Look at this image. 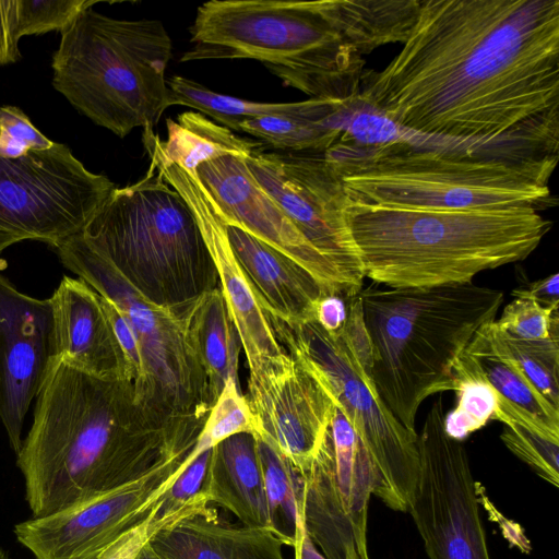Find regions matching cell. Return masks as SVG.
Returning <instances> with one entry per match:
<instances>
[{
  "label": "cell",
  "mask_w": 559,
  "mask_h": 559,
  "mask_svg": "<svg viewBox=\"0 0 559 559\" xmlns=\"http://www.w3.org/2000/svg\"><path fill=\"white\" fill-rule=\"evenodd\" d=\"M150 545L162 559H285L272 531L231 524L210 507L163 528Z\"/></svg>",
  "instance_id": "cell-22"
},
{
  "label": "cell",
  "mask_w": 559,
  "mask_h": 559,
  "mask_svg": "<svg viewBox=\"0 0 559 559\" xmlns=\"http://www.w3.org/2000/svg\"><path fill=\"white\" fill-rule=\"evenodd\" d=\"M492 420L504 425L500 439L550 485L559 486V430L531 416L498 394Z\"/></svg>",
  "instance_id": "cell-29"
},
{
  "label": "cell",
  "mask_w": 559,
  "mask_h": 559,
  "mask_svg": "<svg viewBox=\"0 0 559 559\" xmlns=\"http://www.w3.org/2000/svg\"><path fill=\"white\" fill-rule=\"evenodd\" d=\"M248 390L253 435L304 472L331 426L332 397L287 353L249 370Z\"/></svg>",
  "instance_id": "cell-16"
},
{
  "label": "cell",
  "mask_w": 559,
  "mask_h": 559,
  "mask_svg": "<svg viewBox=\"0 0 559 559\" xmlns=\"http://www.w3.org/2000/svg\"><path fill=\"white\" fill-rule=\"evenodd\" d=\"M222 219L231 250L265 314L288 323L314 320L317 304L326 294L321 285L285 254Z\"/></svg>",
  "instance_id": "cell-21"
},
{
  "label": "cell",
  "mask_w": 559,
  "mask_h": 559,
  "mask_svg": "<svg viewBox=\"0 0 559 559\" xmlns=\"http://www.w3.org/2000/svg\"><path fill=\"white\" fill-rule=\"evenodd\" d=\"M56 250L61 263L112 300L135 331L146 374L143 404L173 416L207 418L213 403L179 314L140 297L81 233Z\"/></svg>",
  "instance_id": "cell-10"
},
{
  "label": "cell",
  "mask_w": 559,
  "mask_h": 559,
  "mask_svg": "<svg viewBox=\"0 0 559 559\" xmlns=\"http://www.w3.org/2000/svg\"><path fill=\"white\" fill-rule=\"evenodd\" d=\"M241 432L254 433L252 414L240 385L227 382L204 424L194 447L197 453L212 449Z\"/></svg>",
  "instance_id": "cell-34"
},
{
  "label": "cell",
  "mask_w": 559,
  "mask_h": 559,
  "mask_svg": "<svg viewBox=\"0 0 559 559\" xmlns=\"http://www.w3.org/2000/svg\"><path fill=\"white\" fill-rule=\"evenodd\" d=\"M202 495L209 504L223 507L241 524L271 531L254 435L237 433L212 448Z\"/></svg>",
  "instance_id": "cell-23"
},
{
  "label": "cell",
  "mask_w": 559,
  "mask_h": 559,
  "mask_svg": "<svg viewBox=\"0 0 559 559\" xmlns=\"http://www.w3.org/2000/svg\"><path fill=\"white\" fill-rule=\"evenodd\" d=\"M493 328L508 355L536 389L559 408V338L520 340L499 330L495 321Z\"/></svg>",
  "instance_id": "cell-33"
},
{
  "label": "cell",
  "mask_w": 559,
  "mask_h": 559,
  "mask_svg": "<svg viewBox=\"0 0 559 559\" xmlns=\"http://www.w3.org/2000/svg\"><path fill=\"white\" fill-rule=\"evenodd\" d=\"M332 28L360 56L376 48L404 43L421 0H322Z\"/></svg>",
  "instance_id": "cell-25"
},
{
  "label": "cell",
  "mask_w": 559,
  "mask_h": 559,
  "mask_svg": "<svg viewBox=\"0 0 559 559\" xmlns=\"http://www.w3.org/2000/svg\"><path fill=\"white\" fill-rule=\"evenodd\" d=\"M264 148L246 157L252 177L305 239L336 267L352 292L359 294L364 275L344 216L348 198L340 174L324 152Z\"/></svg>",
  "instance_id": "cell-14"
},
{
  "label": "cell",
  "mask_w": 559,
  "mask_h": 559,
  "mask_svg": "<svg viewBox=\"0 0 559 559\" xmlns=\"http://www.w3.org/2000/svg\"><path fill=\"white\" fill-rule=\"evenodd\" d=\"M207 418L142 405L132 386L55 357L16 454L33 518L105 493L156 464L189 454Z\"/></svg>",
  "instance_id": "cell-2"
},
{
  "label": "cell",
  "mask_w": 559,
  "mask_h": 559,
  "mask_svg": "<svg viewBox=\"0 0 559 559\" xmlns=\"http://www.w3.org/2000/svg\"><path fill=\"white\" fill-rule=\"evenodd\" d=\"M357 102L408 133L558 156L559 1L421 0Z\"/></svg>",
  "instance_id": "cell-1"
},
{
  "label": "cell",
  "mask_w": 559,
  "mask_h": 559,
  "mask_svg": "<svg viewBox=\"0 0 559 559\" xmlns=\"http://www.w3.org/2000/svg\"><path fill=\"white\" fill-rule=\"evenodd\" d=\"M344 216L364 277L391 288L469 283L526 259L551 227L532 207L407 209L347 199Z\"/></svg>",
  "instance_id": "cell-3"
},
{
  "label": "cell",
  "mask_w": 559,
  "mask_h": 559,
  "mask_svg": "<svg viewBox=\"0 0 559 559\" xmlns=\"http://www.w3.org/2000/svg\"><path fill=\"white\" fill-rule=\"evenodd\" d=\"M44 135L16 106H0V158L16 159L51 147Z\"/></svg>",
  "instance_id": "cell-37"
},
{
  "label": "cell",
  "mask_w": 559,
  "mask_h": 559,
  "mask_svg": "<svg viewBox=\"0 0 559 559\" xmlns=\"http://www.w3.org/2000/svg\"><path fill=\"white\" fill-rule=\"evenodd\" d=\"M0 559H9L7 552L0 548Z\"/></svg>",
  "instance_id": "cell-45"
},
{
  "label": "cell",
  "mask_w": 559,
  "mask_h": 559,
  "mask_svg": "<svg viewBox=\"0 0 559 559\" xmlns=\"http://www.w3.org/2000/svg\"><path fill=\"white\" fill-rule=\"evenodd\" d=\"M305 531L326 559H369L367 513L377 486L372 462L336 407L324 441L301 473Z\"/></svg>",
  "instance_id": "cell-13"
},
{
  "label": "cell",
  "mask_w": 559,
  "mask_h": 559,
  "mask_svg": "<svg viewBox=\"0 0 559 559\" xmlns=\"http://www.w3.org/2000/svg\"><path fill=\"white\" fill-rule=\"evenodd\" d=\"M115 188L62 143L0 158V253L23 240L57 248L83 230Z\"/></svg>",
  "instance_id": "cell-11"
},
{
  "label": "cell",
  "mask_w": 559,
  "mask_h": 559,
  "mask_svg": "<svg viewBox=\"0 0 559 559\" xmlns=\"http://www.w3.org/2000/svg\"><path fill=\"white\" fill-rule=\"evenodd\" d=\"M347 198L362 204L437 210L551 205L558 156L443 150L394 139L372 145L338 141L324 152Z\"/></svg>",
  "instance_id": "cell-4"
},
{
  "label": "cell",
  "mask_w": 559,
  "mask_h": 559,
  "mask_svg": "<svg viewBox=\"0 0 559 559\" xmlns=\"http://www.w3.org/2000/svg\"><path fill=\"white\" fill-rule=\"evenodd\" d=\"M257 438V437H255ZM271 531L294 547L302 522L301 476L280 452L257 438Z\"/></svg>",
  "instance_id": "cell-31"
},
{
  "label": "cell",
  "mask_w": 559,
  "mask_h": 559,
  "mask_svg": "<svg viewBox=\"0 0 559 559\" xmlns=\"http://www.w3.org/2000/svg\"><path fill=\"white\" fill-rule=\"evenodd\" d=\"M349 298L340 293H329L317 304L314 321L334 338L341 334L345 325Z\"/></svg>",
  "instance_id": "cell-41"
},
{
  "label": "cell",
  "mask_w": 559,
  "mask_h": 559,
  "mask_svg": "<svg viewBox=\"0 0 559 559\" xmlns=\"http://www.w3.org/2000/svg\"><path fill=\"white\" fill-rule=\"evenodd\" d=\"M136 559H162L148 544L142 549Z\"/></svg>",
  "instance_id": "cell-44"
},
{
  "label": "cell",
  "mask_w": 559,
  "mask_h": 559,
  "mask_svg": "<svg viewBox=\"0 0 559 559\" xmlns=\"http://www.w3.org/2000/svg\"><path fill=\"white\" fill-rule=\"evenodd\" d=\"M359 297L373 348L370 379L411 432L423 402L454 391L453 367L475 333L496 319L499 289L473 282L391 288L372 283Z\"/></svg>",
  "instance_id": "cell-5"
},
{
  "label": "cell",
  "mask_w": 559,
  "mask_h": 559,
  "mask_svg": "<svg viewBox=\"0 0 559 559\" xmlns=\"http://www.w3.org/2000/svg\"><path fill=\"white\" fill-rule=\"evenodd\" d=\"M166 128L165 141L154 131L143 132L144 147L190 173H195L199 165L214 158L228 154L248 157L264 146L259 141L238 136L200 112L186 111L178 116L177 121L168 118Z\"/></svg>",
  "instance_id": "cell-26"
},
{
  "label": "cell",
  "mask_w": 559,
  "mask_h": 559,
  "mask_svg": "<svg viewBox=\"0 0 559 559\" xmlns=\"http://www.w3.org/2000/svg\"><path fill=\"white\" fill-rule=\"evenodd\" d=\"M49 299L57 357L92 376L124 381L123 356L100 295L83 280L64 276Z\"/></svg>",
  "instance_id": "cell-20"
},
{
  "label": "cell",
  "mask_w": 559,
  "mask_h": 559,
  "mask_svg": "<svg viewBox=\"0 0 559 559\" xmlns=\"http://www.w3.org/2000/svg\"><path fill=\"white\" fill-rule=\"evenodd\" d=\"M346 107L304 116L257 117L242 121L237 131L248 133L265 147L277 151L323 153L340 141L342 131L334 117Z\"/></svg>",
  "instance_id": "cell-30"
},
{
  "label": "cell",
  "mask_w": 559,
  "mask_h": 559,
  "mask_svg": "<svg viewBox=\"0 0 559 559\" xmlns=\"http://www.w3.org/2000/svg\"><path fill=\"white\" fill-rule=\"evenodd\" d=\"M56 356L50 299L21 293L0 274V419L16 454L26 414Z\"/></svg>",
  "instance_id": "cell-18"
},
{
  "label": "cell",
  "mask_w": 559,
  "mask_h": 559,
  "mask_svg": "<svg viewBox=\"0 0 559 559\" xmlns=\"http://www.w3.org/2000/svg\"><path fill=\"white\" fill-rule=\"evenodd\" d=\"M158 506L159 500L147 516L120 534L94 559H136L145 545L158 532L180 521L175 518L163 519L157 516Z\"/></svg>",
  "instance_id": "cell-38"
},
{
  "label": "cell",
  "mask_w": 559,
  "mask_h": 559,
  "mask_svg": "<svg viewBox=\"0 0 559 559\" xmlns=\"http://www.w3.org/2000/svg\"><path fill=\"white\" fill-rule=\"evenodd\" d=\"M495 321V320H493ZM493 321L485 323L465 352L499 395L547 426L559 430V408L530 381L500 343Z\"/></svg>",
  "instance_id": "cell-28"
},
{
  "label": "cell",
  "mask_w": 559,
  "mask_h": 559,
  "mask_svg": "<svg viewBox=\"0 0 559 559\" xmlns=\"http://www.w3.org/2000/svg\"><path fill=\"white\" fill-rule=\"evenodd\" d=\"M453 376L457 401L453 409L444 413L443 430L449 438L462 442L492 419L498 393L465 350L454 364Z\"/></svg>",
  "instance_id": "cell-32"
},
{
  "label": "cell",
  "mask_w": 559,
  "mask_h": 559,
  "mask_svg": "<svg viewBox=\"0 0 559 559\" xmlns=\"http://www.w3.org/2000/svg\"><path fill=\"white\" fill-rule=\"evenodd\" d=\"M370 377L373 365V348L364 320L359 294L348 300V313L343 331L337 336Z\"/></svg>",
  "instance_id": "cell-39"
},
{
  "label": "cell",
  "mask_w": 559,
  "mask_h": 559,
  "mask_svg": "<svg viewBox=\"0 0 559 559\" xmlns=\"http://www.w3.org/2000/svg\"><path fill=\"white\" fill-rule=\"evenodd\" d=\"M81 235L140 297L177 314L219 287L193 212L151 164L110 192Z\"/></svg>",
  "instance_id": "cell-7"
},
{
  "label": "cell",
  "mask_w": 559,
  "mask_h": 559,
  "mask_svg": "<svg viewBox=\"0 0 559 559\" xmlns=\"http://www.w3.org/2000/svg\"><path fill=\"white\" fill-rule=\"evenodd\" d=\"M21 38L19 0H0V66L21 59Z\"/></svg>",
  "instance_id": "cell-40"
},
{
  "label": "cell",
  "mask_w": 559,
  "mask_h": 559,
  "mask_svg": "<svg viewBox=\"0 0 559 559\" xmlns=\"http://www.w3.org/2000/svg\"><path fill=\"white\" fill-rule=\"evenodd\" d=\"M21 35H41L51 31L62 33L94 0H19Z\"/></svg>",
  "instance_id": "cell-36"
},
{
  "label": "cell",
  "mask_w": 559,
  "mask_h": 559,
  "mask_svg": "<svg viewBox=\"0 0 559 559\" xmlns=\"http://www.w3.org/2000/svg\"><path fill=\"white\" fill-rule=\"evenodd\" d=\"M225 221L288 257L329 293L352 297L336 267L299 233L275 201L249 171L246 157L224 155L202 163L194 173Z\"/></svg>",
  "instance_id": "cell-17"
},
{
  "label": "cell",
  "mask_w": 559,
  "mask_h": 559,
  "mask_svg": "<svg viewBox=\"0 0 559 559\" xmlns=\"http://www.w3.org/2000/svg\"><path fill=\"white\" fill-rule=\"evenodd\" d=\"M181 62L254 59L311 98L358 97L365 60L326 20L322 0H211Z\"/></svg>",
  "instance_id": "cell-6"
},
{
  "label": "cell",
  "mask_w": 559,
  "mask_h": 559,
  "mask_svg": "<svg viewBox=\"0 0 559 559\" xmlns=\"http://www.w3.org/2000/svg\"><path fill=\"white\" fill-rule=\"evenodd\" d=\"M443 417L439 396L417 433L419 474L407 511L430 559H490L468 456L445 435Z\"/></svg>",
  "instance_id": "cell-12"
},
{
  "label": "cell",
  "mask_w": 559,
  "mask_h": 559,
  "mask_svg": "<svg viewBox=\"0 0 559 559\" xmlns=\"http://www.w3.org/2000/svg\"><path fill=\"white\" fill-rule=\"evenodd\" d=\"M179 317L188 343L204 373L214 406L227 382L239 385L241 348L221 288L201 295Z\"/></svg>",
  "instance_id": "cell-24"
},
{
  "label": "cell",
  "mask_w": 559,
  "mask_h": 559,
  "mask_svg": "<svg viewBox=\"0 0 559 559\" xmlns=\"http://www.w3.org/2000/svg\"><path fill=\"white\" fill-rule=\"evenodd\" d=\"M169 91L168 105H180L197 109L228 128L237 131L238 126L247 120L263 116H304L337 111L350 100L331 98H309L296 103H260L235 96L219 94L204 85L174 75L167 81Z\"/></svg>",
  "instance_id": "cell-27"
},
{
  "label": "cell",
  "mask_w": 559,
  "mask_h": 559,
  "mask_svg": "<svg viewBox=\"0 0 559 559\" xmlns=\"http://www.w3.org/2000/svg\"><path fill=\"white\" fill-rule=\"evenodd\" d=\"M495 323L502 332L520 340L559 338V306L544 307L535 300L514 297Z\"/></svg>",
  "instance_id": "cell-35"
},
{
  "label": "cell",
  "mask_w": 559,
  "mask_h": 559,
  "mask_svg": "<svg viewBox=\"0 0 559 559\" xmlns=\"http://www.w3.org/2000/svg\"><path fill=\"white\" fill-rule=\"evenodd\" d=\"M294 548L296 552V559H326L317 550L316 545L307 535L304 523L299 527L297 542Z\"/></svg>",
  "instance_id": "cell-43"
},
{
  "label": "cell",
  "mask_w": 559,
  "mask_h": 559,
  "mask_svg": "<svg viewBox=\"0 0 559 559\" xmlns=\"http://www.w3.org/2000/svg\"><path fill=\"white\" fill-rule=\"evenodd\" d=\"M190 453L165 460L142 476L86 501L16 524L17 542L36 559H94L153 511L187 465Z\"/></svg>",
  "instance_id": "cell-15"
},
{
  "label": "cell",
  "mask_w": 559,
  "mask_h": 559,
  "mask_svg": "<svg viewBox=\"0 0 559 559\" xmlns=\"http://www.w3.org/2000/svg\"><path fill=\"white\" fill-rule=\"evenodd\" d=\"M512 296L535 300L544 307H557L559 306V274L555 273L525 287H519L512 290Z\"/></svg>",
  "instance_id": "cell-42"
},
{
  "label": "cell",
  "mask_w": 559,
  "mask_h": 559,
  "mask_svg": "<svg viewBox=\"0 0 559 559\" xmlns=\"http://www.w3.org/2000/svg\"><path fill=\"white\" fill-rule=\"evenodd\" d=\"M266 317L284 350L325 389L359 438L374 467L373 495L390 509L407 511L419 474L417 432L385 406L341 338L314 320L288 323Z\"/></svg>",
  "instance_id": "cell-9"
},
{
  "label": "cell",
  "mask_w": 559,
  "mask_h": 559,
  "mask_svg": "<svg viewBox=\"0 0 559 559\" xmlns=\"http://www.w3.org/2000/svg\"><path fill=\"white\" fill-rule=\"evenodd\" d=\"M146 153L150 164L186 200L195 216L249 370L284 355L286 352L231 250L222 216L197 175L164 160L151 148Z\"/></svg>",
  "instance_id": "cell-19"
},
{
  "label": "cell",
  "mask_w": 559,
  "mask_h": 559,
  "mask_svg": "<svg viewBox=\"0 0 559 559\" xmlns=\"http://www.w3.org/2000/svg\"><path fill=\"white\" fill-rule=\"evenodd\" d=\"M84 8L61 33L52 85L95 124L119 138L153 131L169 107L173 43L159 20H120Z\"/></svg>",
  "instance_id": "cell-8"
}]
</instances>
